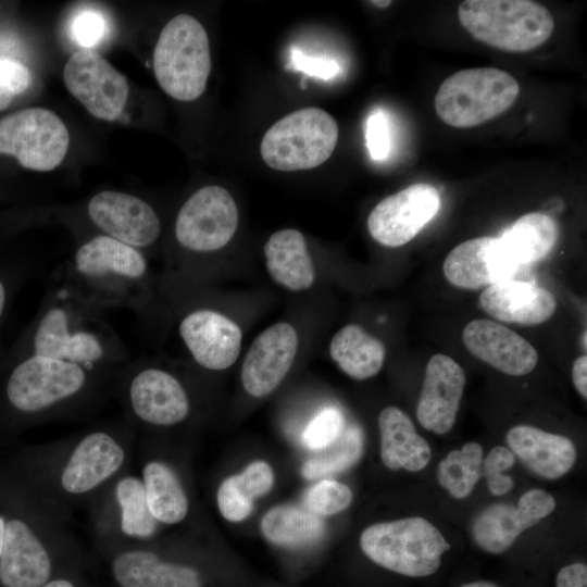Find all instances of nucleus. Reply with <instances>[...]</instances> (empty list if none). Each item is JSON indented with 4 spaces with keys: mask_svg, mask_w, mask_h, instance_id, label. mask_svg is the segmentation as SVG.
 Here are the masks:
<instances>
[{
    "mask_svg": "<svg viewBox=\"0 0 587 587\" xmlns=\"http://www.w3.org/2000/svg\"><path fill=\"white\" fill-rule=\"evenodd\" d=\"M137 445L128 423L99 425L36 447L24 474V503L64 523L129 471Z\"/></svg>",
    "mask_w": 587,
    "mask_h": 587,
    "instance_id": "nucleus-1",
    "label": "nucleus"
},
{
    "mask_svg": "<svg viewBox=\"0 0 587 587\" xmlns=\"http://www.w3.org/2000/svg\"><path fill=\"white\" fill-rule=\"evenodd\" d=\"M148 275L141 251L101 234L77 248L65 266L64 289L95 310L137 307Z\"/></svg>",
    "mask_w": 587,
    "mask_h": 587,
    "instance_id": "nucleus-3",
    "label": "nucleus"
},
{
    "mask_svg": "<svg viewBox=\"0 0 587 587\" xmlns=\"http://www.w3.org/2000/svg\"><path fill=\"white\" fill-rule=\"evenodd\" d=\"M351 501V489L346 484L333 479H322L310 487L303 497L304 508L320 517L346 510Z\"/></svg>",
    "mask_w": 587,
    "mask_h": 587,
    "instance_id": "nucleus-36",
    "label": "nucleus"
},
{
    "mask_svg": "<svg viewBox=\"0 0 587 587\" xmlns=\"http://www.w3.org/2000/svg\"><path fill=\"white\" fill-rule=\"evenodd\" d=\"M107 379L108 375L73 362L30 354L12 370L4 392L16 412L49 421L91 402Z\"/></svg>",
    "mask_w": 587,
    "mask_h": 587,
    "instance_id": "nucleus-4",
    "label": "nucleus"
},
{
    "mask_svg": "<svg viewBox=\"0 0 587 587\" xmlns=\"http://www.w3.org/2000/svg\"><path fill=\"white\" fill-rule=\"evenodd\" d=\"M207 30L189 14H178L160 33L153 52V71L165 93L179 101L198 99L211 72Z\"/></svg>",
    "mask_w": 587,
    "mask_h": 587,
    "instance_id": "nucleus-8",
    "label": "nucleus"
},
{
    "mask_svg": "<svg viewBox=\"0 0 587 587\" xmlns=\"http://www.w3.org/2000/svg\"><path fill=\"white\" fill-rule=\"evenodd\" d=\"M298 345L296 328L286 322L273 324L257 336L241 369L246 391L253 397L272 392L291 369Z\"/></svg>",
    "mask_w": 587,
    "mask_h": 587,
    "instance_id": "nucleus-19",
    "label": "nucleus"
},
{
    "mask_svg": "<svg viewBox=\"0 0 587 587\" xmlns=\"http://www.w3.org/2000/svg\"><path fill=\"white\" fill-rule=\"evenodd\" d=\"M519 265L499 237H477L454 247L444 262L447 280L463 289L488 287L512 279Z\"/></svg>",
    "mask_w": 587,
    "mask_h": 587,
    "instance_id": "nucleus-21",
    "label": "nucleus"
},
{
    "mask_svg": "<svg viewBox=\"0 0 587 587\" xmlns=\"http://www.w3.org/2000/svg\"><path fill=\"white\" fill-rule=\"evenodd\" d=\"M345 429V417L336 407L321 410L305 426L301 440L304 447L319 451L333 444Z\"/></svg>",
    "mask_w": 587,
    "mask_h": 587,
    "instance_id": "nucleus-37",
    "label": "nucleus"
},
{
    "mask_svg": "<svg viewBox=\"0 0 587 587\" xmlns=\"http://www.w3.org/2000/svg\"><path fill=\"white\" fill-rule=\"evenodd\" d=\"M140 479L148 509L159 524L176 525L189 515L190 500L177 470L146 449L139 450Z\"/></svg>",
    "mask_w": 587,
    "mask_h": 587,
    "instance_id": "nucleus-26",
    "label": "nucleus"
},
{
    "mask_svg": "<svg viewBox=\"0 0 587 587\" xmlns=\"http://www.w3.org/2000/svg\"><path fill=\"white\" fill-rule=\"evenodd\" d=\"M483 448L477 442H466L461 449L450 451L438 464L440 486L455 499L471 495L480 478Z\"/></svg>",
    "mask_w": 587,
    "mask_h": 587,
    "instance_id": "nucleus-34",
    "label": "nucleus"
},
{
    "mask_svg": "<svg viewBox=\"0 0 587 587\" xmlns=\"http://www.w3.org/2000/svg\"><path fill=\"white\" fill-rule=\"evenodd\" d=\"M486 479L489 491L495 496L505 495L514 486L513 479L503 473L488 475Z\"/></svg>",
    "mask_w": 587,
    "mask_h": 587,
    "instance_id": "nucleus-46",
    "label": "nucleus"
},
{
    "mask_svg": "<svg viewBox=\"0 0 587 587\" xmlns=\"http://www.w3.org/2000/svg\"><path fill=\"white\" fill-rule=\"evenodd\" d=\"M536 524L517 507L495 503L477 515L472 534L480 549L498 554L508 550L524 530Z\"/></svg>",
    "mask_w": 587,
    "mask_h": 587,
    "instance_id": "nucleus-33",
    "label": "nucleus"
},
{
    "mask_svg": "<svg viewBox=\"0 0 587 587\" xmlns=\"http://www.w3.org/2000/svg\"><path fill=\"white\" fill-rule=\"evenodd\" d=\"M461 25L478 41L508 52H528L545 43L554 20L529 0H466L458 9Z\"/></svg>",
    "mask_w": 587,
    "mask_h": 587,
    "instance_id": "nucleus-6",
    "label": "nucleus"
},
{
    "mask_svg": "<svg viewBox=\"0 0 587 587\" xmlns=\"http://www.w3.org/2000/svg\"><path fill=\"white\" fill-rule=\"evenodd\" d=\"M261 530L268 541L277 546L299 548L319 541L325 524L305 508L278 505L263 515Z\"/></svg>",
    "mask_w": 587,
    "mask_h": 587,
    "instance_id": "nucleus-32",
    "label": "nucleus"
},
{
    "mask_svg": "<svg viewBox=\"0 0 587 587\" xmlns=\"http://www.w3.org/2000/svg\"><path fill=\"white\" fill-rule=\"evenodd\" d=\"M98 550L108 559L117 587H203L197 567L164 558L152 540Z\"/></svg>",
    "mask_w": 587,
    "mask_h": 587,
    "instance_id": "nucleus-15",
    "label": "nucleus"
},
{
    "mask_svg": "<svg viewBox=\"0 0 587 587\" xmlns=\"http://www.w3.org/2000/svg\"><path fill=\"white\" fill-rule=\"evenodd\" d=\"M63 79L67 90L97 118L116 121L127 102L126 77L95 51L79 50L67 60Z\"/></svg>",
    "mask_w": 587,
    "mask_h": 587,
    "instance_id": "nucleus-16",
    "label": "nucleus"
},
{
    "mask_svg": "<svg viewBox=\"0 0 587 587\" xmlns=\"http://www.w3.org/2000/svg\"><path fill=\"white\" fill-rule=\"evenodd\" d=\"M505 440L513 454L542 478L562 477L576 461V448L570 438L535 426H514L507 433Z\"/></svg>",
    "mask_w": 587,
    "mask_h": 587,
    "instance_id": "nucleus-25",
    "label": "nucleus"
},
{
    "mask_svg": "<svg viewBox=\"0 0 587 587\" xmlns=\"http://www.w3.org/2000/svg\"><path fill=\"white\" fill-rule=\"evenodd\" d=\"M479 305L498 321L537 325L552 316L557 301L547 289L512 278L486 287Z\"/></svg>",
    "mask_w": 587,
    "mask_h": 587,
    "instance_id": "nucleus-24",
    "label": "nucleus"
},
{
    "mask_svg": "<svg viewBox=\"0 0 587 587\" xmlns=\"http://www.w3.org/2000/svg\"><path fill=\"white\" fill-rule=\"evenodd\" d=\"M329 353L348 376L366 379L382 370L386 349L378 338L366 333L362 326L348 324L332 338Z\"/></svg>",
    "mask_w": 587,
    "mask_h": 587,
    "instance_id": "nucleus-29",
    "label": "nucleus"
},
{
    "mask_svg": "<svg viewBox=\"0 0 587 587\" xmlns=\"http://www.w3.org/2000/svg\"><path fill=\"white\" fill-rule=\"evenodd\" d=\"M337 140L338 125L330 114L320 108H303L267 129L260 153L277 171L310 170L328 160Z\"/></svg>",
    "mask_w": 587,
    "mask_h": 587,
    "instance_id": "nucleus-10",
    "label": "nucleus"
},
{
    "mask_svg": "<svg viewBox=\"0 0 587 587\" xmlns=\"http://www.w3.org/2000/svg\"><path fill=\"white\" fill-rule=\"evenodd\" d=\"M370 3H372L374 7L384 9V8L389 7L391 4V1H389V0H384V1L374 0V1H370Z\"/></svg>",
    "mask_w": 587,
    "mask_h": 587,
    "instance_id": "nucleus-51",
    "label": "nucleus"
},
{
    "mask_svg": "<svg viewBox=\"0 0 587 587\" xmlns=\"http://www.w3.org/2000/svg\"><path fill=\"white\" fill-rule=\"evenodd\" d=\"M465 380L463 369L452 358L436 353L429 359L416 405L422 427L438 435L453 427Z\"/></svg>",
    "mask_w": 587,
    "mask_h": 587,
    "instance_id": "nucleus-22",
    "label": "nucleus"
},
{
    "mask_svg": "<svg viewBox=\"0 0 587 587\" xmlns=\"http://www.w3.org/2000/svg\"><path fill=\"white\" fill-rule=\"evenodd\" d=\"M555 504V499L548 491L530 489L520 497L516 507L527 517L538 523L553 512Z\"/></svg>",
    "mask_w": 587,
    "mask_h": 587,
    "instance_id": "nucleus-42",
    "label": "nucleus"
},
{
    "mask_svg": "<svg viewBox=\"0 0 587 587\" xmlns=\"http://www.w3.org/2000/svg\"><path fill=\"white\" fill-rule=\"evenodd\" d=\"M118 390L128 424L141 427H172L184 423L191 411L182 382L157 366L135 367L120 378Z\"/></svg>",
    "mask_w": 587,
    "mask_h": 587,
    "instance_id": "nucleus-12",
    "label": "nucleus"
},
{
    "mask_svg": "<svg viewBox=\"0 0 587 587\" xmlns=\"http://www.w3.org/2000/svg\"><path fill=\"white\" fill-rule=\"evenodd\" d=\"M47 301L32 337V354L79 364L104 374L115 362V339L95 309L62 288ZM107 375V374H105Z\"/></svg>",
    "mask_w": 587,
    "mask_h": 587,
    "instance_id": "nucleus-5",
    "label": "nucleus"
},
{
    "mask_svg": "<svg viewBox=\"0 0 587 587\" xmlns=\"http://www.w3.org/2000/svg\"><path fill=\"white\" fill-rule=\"evenodd\" d=\"M438 190L414 184L378 202L367 217L370 235L383 246L400 247L411 241L437 214Z\"/></svg>",
    "mask_w": 587,
    "mask_h": 587,
    "instance_id": "nucleus-17",
    "label": "nucleus"
},
{
    "mask_svg": "<svg viewBox=\"0 0 587 587\" xmlns=\"http://www.w3.org/2000/svg\"><path fill=\"white\" fill-rule=\"evenodd\" d=\"M87 509L97 548L149 541L159 530L142 482L130 471L114 478Z\"/></svg>",
    "mask_w": 587,
    "mask_h": 587,
    "instance_id": "nucleus-11",
    "label": "nucleus"
},
{
    "mask_svg": "<svg viewBox=\"0 0 587 587\" xmlns=\"http://www.w3.org/2000/svg\"><path fill=\"white\" fill-rule=\"evenodd\" d=\"M24 504V515L5 519L0 555L3 587H41L79 560L80 548L70 524Z\"/></svg>",
    "mask_w": 587,
    "mask_h": 587,
    "instance_id": "nucleus-2",
    "label": "nucleus"
},
{
    "mask_svg": "<svg viewBox=\"0 0 587 587\" xmlns=\"http://www.w3.org/2000/svg\"><path fill=\"white\" fill-rule=\"evenodd\" d=\"M30 83L32 73L24 64L0 58V111L8 108L15 96L26 91Z\"/></svg>",
    "mask_w": 587,
    "mask_h": 587,
    "instance_id": "nucleus-38",
    "label": "nucleus"
},
{
    "mask_svg": "<svg viewBox=\"0 0 587 587\" xmlns=\"http://www.w3.org/2000/svg\"><path fill=\"white\" fill-rule=\"evenodd\" d=\"M178 332L195 362L203 369L226 370L239 357L241 330L234 321L217 311L199 309L188 313Z\"/></svg>",
    "mask_w": 587,
    "mask_h": 587,
    "instance_id": "nucleus-20",
    "label": "nucleus"
},
{
    "mask_svg": "<svg viewBox=\"0 0 587 587\" xmlns=\"http://www.w3.org/2000/svg\"><path fill=\"white\" fill-rule=\"evenodd\" d=\"M274 484V472L265 461H254L241 473L220 485L216 502L221 515L229 522L243 521L252 511L253 499L267 494Z\"/></svg>",
    "mask_w": 587,
    "mask_h": 587,
    "instance_id": "nucleus-30",
    "label": "nucleus"
},
{
    "mask_svg": "<svg viewBox=\"0 0 587 587\" xmlns=\"http://www.w3.org/2000/svg\"><path fill=\"white\" fill-rule=\"evenodd\" d=\"M364 554L377 565L408 577L435 574L451 546L428 520L412 516L366 527L360 536Z\"/></svg>",
    "mask_w": 587,
    "mask_h": 587,
    "instance_id": "nucleus-7",
    "label": "nucleus"
},
{
    "mask_svg": "<svg viewBox=\"0 0 587 587\" xmlns=\"http://www.w3.org/2000/svg\"><path fill=\"white\" fill-rule=\"evenodd\" d=\"M266 268L283 287L300 291L315 280V270L303 235L294 228L273 233L264 245Z\"/></svg>",
    "mask_w": 587,
    "mask_h": 587,
    "instance_id": "nucleus-28",
    "label": "nucleus"
},
{
    "mask_svg": "<svg viewBox=\"0 0 587 587\" xmlns=\"http://www.w3.org/2000/svg\"><path fill=\"white\" fill-rule=\"evenodd\" d=\"M499 239L517 265L532 264L552 251L558 239V226L548 214L527 213L507 228Z\"/></svg>",
    "mask_w": 587,
    "mask_h": 587,
    "instance_id": "nucleus-31",
    "label": "nucleus"
},
{
    "mask_svg": "<svg viewBox=\"0 0 587 587\" xmlns=\"http://www.w3.org/2000/svg\"><path fill=\"white\" fill-rule=\"evenodd\" d=\"M90 221L105 236L140 251L153 245L161 233V222L142 199L113 190L96 193L87 204Z\"/></svg>",
    "mask_w": 587,
    "mask_h": 587,
    "instance_id": "nucleus-18",
    "label": "nucleus"
},
{
    "mask_svg": "<svg viewBox=\"0 0 587 587\" xmlns=\"http://www.w3.org/2000/svg\"><path fill=\"white\" fill-rule=\"evenodd\" d=\"M290 60L295 70L324 80H328L329 78L336 76L339 72V64L335 60L321 57H310L298 49L291 50Z\"/></svg>",
    "mask_w": 587,
    "mask_h": 587,
    "instance_id": "nucleus-41",
    "label": "nucleus"
},
{
    "mask_svg": "<svg viewBox=\"0 0 587 587\" xmlns=\"http://www.w3.org/2000/svg\"><path fill=\"white\" fill-rule=\"evenodd\" d=\"M5 517L0 515V555L2 552L3 544H4V536H5Z\"/></svg>",
    "mask_w": 587,
    "mask_h": 587,
    "instance_id": "nucleus-48",
    "label": "nucleus"
},
{
    "mask_svg": "<svg viewBox=\"0 0 587 587\" xmlns=\"http://www.w3.org/2000/svg\"><path fill=\"white\" fill-rule=\"evenodd\" d=\"M365 141L370 155L375 161L385 160L391 150V130L384 111H373L365 124Z\"/></svg>",
    "mask_w": 587,
    "mask_h": 587,
    "instance_id": "nucleus-39",
    "label": "nucleus"
},
{
    "mask_svg": "<svg viewBox=\"0 0 587 587\" xmlns=\"http://www.w3.org/2000/svg\"><path fill=\"white\" fill-rule=\"evenodd\" d=\"M107 25L102 15L93 11L78 13L72 22V36L82 47L89 48L98 45L105 34Z\"/></svg>",
    "mask_w": 587,
    "mask_h": 587,
    "instance_id": "nucleus-40",
    "label": "nucleus"
},
{
    "mask_svg": "<svg viewBox=\"0 0 587 587\" xmlns=\"http://www.w3.org/2000/svg\"><path fill=\"white\" fill-rule=\"evenodd\" d=\"M380 459L390 470L422 471L429 463L428 442L417 434L411 419L397 407H387L378 416Z\"/></svg>",
    "mask_w": 587,
    "mask_h": 587,
    "instance_id": "nucleus-27",
    "label": "nucleus"
},
{
    "mask_svg": "<svg viewBox=\"0 0 587 587\" xmlns=\"http://www.w3.org/2000/svg\"><path fill=\"white\" fill-rule=\"evenodd\" d=\"M4 304H5V287H4V284L0 280V317L3 313Z\"/></svg>",
    "mask_w": 587,
    "mask_h": 587,
    "instance_id": "nucleus-50",
    "label": "nucleus"
},
{
    "mask_svg": "<svg viewBox=\"0 0 587 587\" xmlns=\"http://www.w3.org/2000/svg\"><path fill=\"white\" fill-rule=\"evenodd\" d=\"M572 379L579 395L587 398V355L578 357L572 367Z\"/></svg>",
    "mask_w": 587,
    "mask_h": 587,
    "instance_id": "nucleus-45",
    "label": "nucleus"
},
{
    "mask_svg": "<svg viewBox=\"0 0 587 587\" xmlns=\"http://www.w3.org/2000/svg\"><path fill=\"white\" fill-rule=\"evenodd\" d=\"M555 587H587V566L576 562L561 567L555 577Z\"/></svg>",
    "mask_w": 587,
    "mask_h": 587,
    "instance_id": "nucleus-44",
    "label": "nucleus"
},
{
    "mask_svg": "<svg viewBox=\"0 0 587 587\" xmlns=\"http://www.w3.org/2000/svg\"><path fill=\"white\" fill-rule=\"evenodd\" d=\"M363 453V434L357 426L345 427L329 446L305 461L301 473L307 479H316L342 472L352 466Z\"/></svg>",
    "mask_w": 587,
    "mask_h": 587,
    "instance_id": "nucleus-35",
    "label": "nucleus"
},
{
    "mask_svg": "<svg viewBox=\"0 0 587 587\" xmlns=\"http://www.w3.org/2000/svg\"><path fill=\"white\" fill-rule=\"evenodd\" d=\"M70 135L52 111L28 108L0 120V154L14 157L28 170L48 172L66 155Z\"/></svg>",
    "mask_w": 587,
    "mask_h": 587,
    "instance_id": "nucleus-13",
    "label": "nucleus"
},
{
    "mask_svg": "<svg viewBox=\"0 0 587 587\" xmlns=\"http://www.w3.org/2000/svg\"><path fill=\"white\" fill-rule=\"evenodd\" d=\"M515 455L503 446L492 448L482 464L485 476L502 473L513 466Z\"/></svg>",
    "mask_w": 587,
    "mask_h": 587,
    "instance_id": "nucleus-43",
    "label": "nucleus"
},
{
    "mask_svg": "<svg viewBox=\"0 0 587 587\" xmlns=\"http://www.w3.org/2000/svg\"><path fill=\"white\" fill-rule=\"evenodd\" d=\"M519 92L517 80L505 71L466 68L441 83L435 96V111L449 126L474 127L505 112Z\"/></svg>",
    "mask_w": 587,
    "mask_h": 587,
    "instance_id": "nucleus-9",
    "label": "nucleus"
},
{
    "mask_svg": "<svg viewBox=\"0 0 587 587\" xmlns=\"http://www.w3.org/2000/svg\"><path fill=\"white\" fill-rule=\"evenodd\" d=\"M462 340L474 357L511 376L530 373L538 362L536 349L526 339L490 320L470 322Z\"/></svg>",
    "mask_w": 587,
    "mask_h": 587,
    "instance_id": "nucleus-23",
    "label": "nucleus"
},
{
    "mask_svg": "<svg viewBox=\"0 0 587 587\" xmlns=\"http://www.w3.org/2000/svg\"><path fill=\"white\" fill-rule=\"evenodd\" d=\"M460 587H497V586L489 582L479 580V582L466 583Z\"/></svg>",
    "mask_w": 587,
    "mask_h": 587,
    "instance_id": "nucleus-49",
    "label": "nucleus"
},
{
    "mask_svg": "<svg viewBox=\"0 0 587 587\" xmlns=\"http://www.w3.org/2000/svg\"><path fill=\"white\" fill-rule=\"evenodd\" d=\"M68 574L70 571L62 573L48 580L41 587H79L78 580L74 576H71Z\"/></svg>",
    "mask_w": 587,
    "mask_h": 587,
    "instance_id": "nucleus-47",
    "label": "nucleus"
},
{
    "mask_svg": "<svg viewBox=\"0 0 587 587\" xmlns=\"http://www.w3.org/2000/svg\"><path fill=\"white\" fill-rule=\"evenodd\" d=\"M238 221L239 212L233 196L221 186H204L178 211L175 237L189 251L213 252L232 240Z\"/></svg>",
    "mask_w": 587,
    "mask_h": 587,
    "instance_id": "nucleus-14",
    "label": "nucleus"
}]
</instances>
